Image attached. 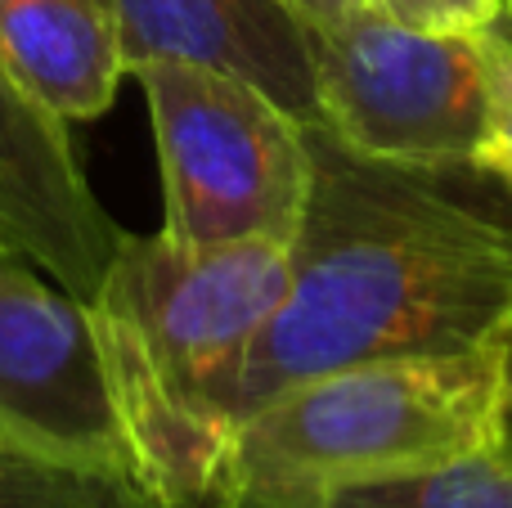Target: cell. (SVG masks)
I'll use <instances>...</instances> for the list:
<instances>
[{"label": "cell", "mask_w": 512, "mask_h": 508, "mask_svg": "<svg viewBox=\"0 0 512 508\" xmlns=\"http://www.w3.org/2000/svg\"><path fill=\"white\" fill-rule=\"evenodd\" d=\"M306 149L288 297L243 360L234 419L346 365L477 351L512 320L508 221L463 203L441 171L355 158L319 122Z\"/></svg>", "instance_id": "cell-1"}, {"label": "cell", "mask_w": 512, "mask_h": 508, "mask_svg": "<svg viewBox=\"0 0 512 508\" xmlns=\"http://www.w3.org/2000/svg\"><path fill=\"white\" fill-rule=\"evenodd\" d=\"M499 450V338L459 356L315 374L234 419L230 504L297 508L328 486Z\"/></svg>", "instance_id": "cell-2"}, {"label": "cell", "mask_w": 512, "mask_h": 508, "mask_svg": "<svg viewBox=\"0 0 512 508\" xmlns=\"http://www.w3.org/2000/svg\"><path fill=\"white\" fill-rule=\"evenodd\" d=\"M176 243L297 239L310 189L306 122L265 90L194 63H140Z\"/></svg>", "instance_id": "cell-3"}, {"label": "cell", "mask_w": 512, "mask_h": 508, "mask_svg": "<svg viewBox=\"0 0 512 508\" xmlns=\"http://www.w3.org/2000/svg\"><path fill=\"white\" fill-rule=\"evenodd\" d=\"M306 41L319 126L342 149L414 171L472 167L490 117L477 32L414 27L364 0Z\"/></svg>", "instance_id": "cell-4"}, {"label": "cell", "mask_w": 512, "mask_h": 508, "mask_svg": "<svg viewBox=\"0 0 512 508\" xmlns=\"http://www.w3.org/2000/svg\"><path fill=\"white\" fill-rule=\"evenodd\" d=\"M288 279V243H176L162 230H122L113 266L86 302L131 333L180 401L234 423L243 360L283 306Z\"/></svg>", "instance_id": "cell-5"}, {"label": "cell", "mask_w": 512, "mask_h": 508, "mask_svg": "<svg viewBox=\"0 0 512 508\" xmlns=\"http://www.w3.org/2000/svg\"><path fill=\"white\" fill-rule=\"evenodd\" d=\"M0 423L126 495L122 423L90 306L41 270L0 275Z\"/></svg>", "instance_id": "cell-6"}, {"label": "cell", "mask_w": 512, "mask_h": 508, "mask_svg": "<svg viewBox=\"0 0 512 508\" xmlns=\"http://www.w3.org/2000/svg\"><path fill=\"white\" fill-rule=\"evenodd\" d=\"M117 230L86 185L68 126L23 95L0 68V243L72 297H95Z\"/></svg>", "instance_id": "cell-7"}, {"label": "cell", "mask_w": 512, "mask_h": 508, "mask_svg": "<svg viewBox=\"0 0 512 508\" xmlns=\"http://www.w3.org/2000/svg\"><path fill=\"white\" fill-rule=\"evenodd\" d=\"M126 72L140 63H194L265 90L301 122H319L315 59L301 18L283 0H104Z\"/></svg>", "instance_id": "cell-8"}, {"label": "cell", "mask_w": 512, "mask_h": 508, "mask_svg": "<svg viewBox=\"0 0 512 508\" xmlns=\"http://www.w3.org/2000/svg\"><path fill=\"white\" fill-rule=\"evenodd\" d=\"M0 68L63 126L104 117L126 77L104 0H0Z\"/></svg>", "instance_id": "cell-9"}, {"label": "cell", "mask_w": 512, "mask_h": 508, "mask_svg": "<svg viewBox=\"0 0 512 508\" xmlns=\"http://www.w3.org/2000/svg\"><path fill=\"white\" fill-rule=\"evenodd\" d=\"M297 508H512V459L481 450L418 473L328 486Z\"/></svg>", "instance_id": "cell-10"}, {"label": "cell", "mask_w": 512, "mask_h": 508, "mask_svg": "<svg viewBox=\"0 0 512 508\" xmlns=\"http://www.w3.org/2000/svg\"><path fill=\"white\" fill-rule=\"evenodd\" d=\"M0 508H131L108 477L0 423Z\"/></svg>", "instance_id": "cell-11"}, {"label": "cell", "mask_w": 512, "mask_h": 508, "mask_svg": "<svg viewBox=\"0 0 512 508\" xmlns=\"http://www.w3.org/2000/svg\"><path fill=\"white\" fill-rule=\"evenodd\" d=\"M477 45H481V63H486L490 117L472 167L490 171L512 189V14L499 9V18L477 27Z\"/></svg>", "instance_id": "cell-12"}, {"label": "cell", "mask_w": 512, "mask_h": 508, "mask_svg": "<svg viewBox=\"0 0 512 508\" xmlns=\"http://www.w3.org/2000/svg\"><path fill=\"white\" fill-rule=\"evenodd\" d=\"M396 18L414 27H441V32H477L499 18L504 0H378Z\"/></svg>", "instance_id": "cell-13"}, {"label": "cell", "mask_w": 512, "mask_h": 508, "mask_svg": "<svg viewBox=\"0 0 512 508\" xmlns=\"http://www.w3.org/2000/svg\"><path fill=\"white\" fill-rule=\"evenodd\" d=\"M499 455L512 459V324L499 333Z\"/></svg>", "instance_id": "cell-14"}, {"label": "cell", "mask_w": 512, "mask_h": 508, "mask_svg": "<svg viewBox=\"0 0 512 508\" xmlns=\"http://www.w3.org/2000/svg\"><path fill=\"white\" fill-rule=\"evenodd\" d=\"M283 5L292 9V14L301 18V27H324V23H333V18H342L346 9H355V5H364V0H283Z\"/></svg>", "instance_id": "cell-15"}, {"label": "cell", "mask_w": 512, "mask_h": 508, "mask_svg": "<svg viewBox=\"0 0 512 508\" xmlns=\"http://www.w3.org/2000/svg\"><path fill=\"white\" fill-rule=\"evenodd\" d=\"M14 270H36V266L27 257H18L14 248H5V243H0V275H14Z\"/></svg>", "instance_id": "cell-16"}, {"label": "cell", "mask_w": 512, "mask_h": 508, "mask_svg": "<svg viewBox=\"0 0 512 508\" xmlns=\"http://www.w3.org/2000/svg\"><path fill=\"white\" fill-rule=\"evenodd\" d=\"M504 14H512V0H504Z\"/></svg>", "instance_id": "cell-17"}, {"label": "cell", "mask_w": 512, "mask_h": 508, "mask_svg": "<svg viewBox=\"0 0 512 508\" xmlns=\"http://www.w3.org/2000/svg\"><path fill=\"white\" fill-rule=\"evenodd\" d=\"M5 428H9V423H5Z\"/></svg>", "instance_id": "cell-18"}, {"label": "cell", "mask_w": 512, "mask_h": 508, "mask_svg": "<svg viewBox=\"0 0 512 508\" xmlns=\"http://www.w3.org/2000/svg\"><path fill=\"white\" fill-rule=\"evenodd\" d=\"M508 324H512V320H508Z\"/></svg>", "instance_id": "cell-19"}]
</instances>
